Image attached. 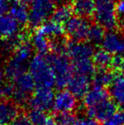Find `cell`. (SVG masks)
I'll list each match as a JSON object with an SVG mask.
<instances>
[{"mask_svg": "<svg viewBox=\"0 0 124 125\" xmlns=\"http://www.w3.org/2000/svg\"><path fill=\"white\" fill-rule=\"evenodd\" d=\"M47 57L55 73V86L60 90H64L74 74L72 64L70 61L69 57L66 53H52Z\"/></svg>", "mask_w": 124, "mask_h": 125, "instance_id": "obj_4", "label": "cell"}, {"mask_svg": "<svg viewBox=\"0 0 124 125\" xmlns=\"http://www.w3.org/2000/svg\"><path fill=\"white\" fill-rule=\"evenodd\" d=\"M56 125H76L77 117L72 113L58 114L55 117Z\"/></svg>", "mask_w": 124, "mask_h": 125, "instance_id": "obj_27", "label": "cell"}, {"mask_svg": "<svg viewBox=\"0 0 124 125\" xmlns=\"http://www.w3.org/2000/svg\"><path fill=\"white\" fill-rule=\"evenodd\" d=\"M94 7V0H83L73 3L72 10L78 16L87 18L90 15H93Z\"/></svg>", "mask_w": 124, "mask_h": 125, "instance_id": "obj_24", "label": "cell"}, {"mask_svg": "<svg viewBox=\"0 0 124 125\" xmlns=\"http://www.w3.org/2000/svg\"><path fill=\"white\" fill-rule=\"evenodd\" d=\"M51 42L49 38H46L38 31H35L31 38V46L33 50L38 53V54L45 55L47 53L51 50Z\"/></svg>", "mask_w": 124, "mask_h": 125, "instance_id": "obj_21", "label": "cell"}, {"mask_svg": "<svg viewBox=\"0 0 124 125\" xmlns=\"http://www.w3.org/2000/svg\"><path fill=\"white\" fill-rule=\"evenodd\" d=\"M19 2H20V3H24V4H26V3H31V0H18Z\"/></svg>", "mask_w": 124, "mask_h": 125, "instance_id": "obj_36", "label": "cell"}, {"mask_svg": "<svg viewBox=\"0 0 124 125\" xmlns=\"http://www.w3.org/2000/svg\"><path fill=\"white\" fill-rule=\"evenodd\" d=\"M108 91L111 99L118 109L124 110V76L116 74Z\"/></svg>", "mask_w": 124, "mask_h": 125, "instance_id": "obj_17", "label": "cell"}, {"mask_svg": "<svg viewBox=\"0 0 124 125\" xmlns=\"http://www.w3.org/2000/svg\"><path fill=\"white\" fill-rule=\"evenodd\" d=\"M91 78L88 76L74 73L68 83V90L77 99L84 98L86 94L91 88Z\"/></svg>", "mask_w": 124, "mask_h": 125, "instance_id": "obj_13", "label": "cell"}, {"mask_svg": "<svg viewBox=\"0 0 124 125\" xmlns=\"http://www.w3.org/2000/svg\"><path fill=\"white\" fill-rule=\"evenodd\" d=\"M29 73L32 77L36 88L52 89L55 86V77L48 57L37 54L29 64Z\"/></svg>", "mask_w": 124, "mask_h": 125, "instance_id": "obj_2", "label": "cell"}, {"mask_svg": "<svg viewBox=\"0 0 124 125\" xmlns=\"http://www.w3.org/2000/svg\"><path fill=\"white\" fill-rule=\"evenodd\" d=\"M101 45L109 54L115 56L124 55V35L119 31H110L105 33Z\"/></svg>", "mask_w": 124, "mask_h": 125, "instance_id": "obj_11", "label": "cell"}, {"mask_svg": "<svg viewBox=\"0 0 124 125\" xmlns=\"http://www.w3.org/2000/svg\"><path fill=\"white\" fill-rule=\"evenodd\" d=\"M14 1L15 0H0V15L7 14V11L10 10Z\"/></svg>", "mask_w": 124, "mask_h": 125, "instance_id": "obj_30", "label": "cell"}, {"mask_svg": "<svg viewBox=\"0 0 124 125\" xmlns=\"http://www.w3.org/2000/svg\"><path fill=\"white\" fill-rule=\"evenodd\" d=\"M33 48L31 43L22 42L13 52L11 58L4 69V74L7 78L15 81L20 76L27 73L30 61L32 59Z\"/></svg>", "mask_w": 124, "mask_h": 125, "instance_id": "obj_1", "label": "cell"}, {"mask_svg": "<svg viewBox=\"0 0 124 125\" xmlns=\"http://www.w3.org/2000/svg\"><path fill=\"white\" fill-rule=\"evenodd\" d=\"M103 125H124V110L118 109Z\"/></svg>", "mask_w": 124, "mask_h": 125, "instance_id": "obj_28", "label": "cell"}, {"mask_svg": "<svg viewBox=\"0 0 124 125\" xmlns=\"http://www.w3.org/2000/svg\"><path fill=\"white\" fill-rule=\"evenodd\" d=\"M71 2H72V3H76V2H79V1H83V0H71Z\"/></svg>", "mask_w": 124, "mask_h": 125, "instance_id": "obj_37", "label": "cell"}, {"mask_svg": "<svg viewBox=\"0 0 124 125\" xmlns=\"http://www.w3.org/2000/svg\"><path fill=\"white\" fill-rule=\"evenodd\" d=\"M20 25L10 14L0 15V38L8 39L18 36Z\"/></svg>", "mask_w": 124, "mask_h": 125, "instance_id": "obj_15", "label": "cell"}, {"mask_svg": "<svg viewBox=\"0 0 124 125\" xmlns=\"http://www.w3.org/2000/svg\"><path fill=\"white\" fill-rule=\"evenodd\" d=\"M13 82V100L18 105L28 103L36 89V84L31 74L26 73Z\"/></svg>", "mask_w": 124, "mask_h": 125, "instance_id": "obj_6", "label": "cell"}, {"mask_svg": "<svg viewBox=\"0 0 124 125\" xmlns=\"http://www.w3.org/2000/svg\"><path fill=\"white\" fill-rule=\"evenodd\" d=\"M118 107L111 99H109L98 105L91 108H86V115L94 118L97 122L104 123L110 118L116 111Z\"/></svg>", "mask_w": 124, "mask_h": 125, "instance_id": "obj_12", "label": "cell"}, {"mask_svg": "<svg viewBox=\"0 0 124 125\" xmlns=\"http://www.w3.org/2000/svg\"><path fill=\"white\" fill-rule=\"evenodd\" d=\"M10 125H31L26 115H20V117Z\"/></svg>", "mask_w": 124, "mask_h": 125, "instance_id": "obj_31", "label": "cell"}, {"mask_svg": "<svg viewBox=\"0 0 124 125\" xmlns=\"http://www.w3.org/2000/svg\"><path fill=\"white\" fill-rule=\"evenodd\" d=\"M55 3H58V2H60L61 0H55Z\"/></svg>", "mask_w": 124, "mask_h": 125, "instance_id": "obj_38", "label": "cell"}, {"mask_svg": "<svg viewBox=\"0 0 124 125\" xmlns=\"http://www.w3.org/2000/svg\"><path fill=\"white\" fill-rule=\"evenodd\" d=\"M20 107L14 100H0V125H10L20 117Z\"/></svg>", "mask_w": 124, "mask_h": 125, "instance_id": "obj_14", "label": "cell"}, {"mask_svg": "<svg viewBox=\"0 0 124 125\" xmlns=\"http://www.w3.org/2000/svg\"><path fill=\"white\" fill-rule=\"evenodd\" d=\"M10 15L17 21L20 26L25 25L29 22V9L26 4L15 0L10 9Z\"/></svg>", "mask_w": 124, "mask_h": 125, "instance_id": "obj_19", "label": "cell"}, {"mask_svg": "<svg viewBox=\"0 0 124 125\" xmlns=\"http://www.w3.org/2000/svg\"><path fill=\"white\" fill-rule=\"evenodd\" d=\"M26 117L29 120L31 125H44L48 116L46 112L37 109H29Z\"/></svg>", "mask_w": 124, "mask_h": 125, "instance_id": "obj_25", "label": "cell"}, {"mask_svg": "<svg viewBox=\"0 0 124 125\" xmlns=\"http://www.w3.org/2000/svg\"><path fill=\"white\" fill-rule=\"evenodd\" d=\"M116 76V74L110 69H98L92 77V82L94 86L103 88L110 87Z\"/></svg>", "mask_w": 124, "mask_h": 125, "instance_id": "obj_20", "label": "cell"}, {"mask_svg": "<svg viewBox=\"0 0 124 125\" xmlns=\"http://www.w3.org/2000/svg\"><path fill=\"white\" fill-rule=\"evenodd\" d=\"M66 52L68 57L71 60V62H74L83 60L93 59L95 51L90 43L71 41L66 43Z\"/></svg>", "mask_w": 124, "mask_h": 125, "instance_id": "obj_9", "label": "cell"}, {"mask_svg": "<svg viewBox=\"0 0 124 125\" xmlns=\"http://www.w3.org/2000/svg\"><path fill=\"white\" fill-rule=\"evenodd\" d=\"M76 125H99V124H98L97 121L94 120V118L88 117L85 114V116H82V117H77Z\"/></svg>", "mask_w": 124, "mask_h": 125, "instance_id": "obj_29", "label": "cell"}, {"mask_svg": "<svg viewBox=\"0 0 124 125\" xmlns=\"http://www.w3.org/2000/svg\"><path fill=\"white\" fill-rule=\"evenodd\" d=\"M112 59L111 54L103 49L95 51L93 56L94 64L97 66L98 69H109L112 64Z\"/></svg>", "mask_w": 124, "mask_h": 125, "instance_id": "obj_23", "label": "cell"}, {"mask_svg": "<svg viewBox=\"0 0 124 125\" xmlns=\"http://www.w3.org/2000/svg\"><path fill=\"white\" fill-rule=\"evenodd\" d=\"M91 24L88 20L81 16H72L64 25L65 31L74 42H84L88 39Z\"/></svg>", "mask_w": 124, "mask_h": 125, "instance_id": "obj_7", "label": "cell"}, {"mask_svg": "<svg viewBox=\"0 0 124 125\" xmlns=\"http://www.w3.org/2000/svg\"><path fill=\"white\" fill-rule=\"evenodd\" d=\"M44 125H56V123H55V117H51V116H48V119H47L46 123L44 124Z\"/></svg>", "mask_w": 124, "mask_h": 125, "instance_id": "obj_33", "label": "cell"}, {"mask_svg": "<svg viewBox=\"0 0 124 125\" xmlns=\"http://www.w3.org/2000/svg\"><path fill=\"white\" fill-rule=\"evenodd\" d=\"M120 71L123 73V74L124 76V57H123V62H122L121 67H120Z\"/></svg>", "mask_w": 124, "mask_h": 125, "instance_id": "obj_35", "label": "cell"}, {"mask_svg": "<svg viewBox=\"0 0 124 125\" xmlns=\"http://www.w3.org/2000/svg\"><path fill=\"white\" fill-rule=\"evenodd\" d=\"M77 106V99L69 90H60L55 96L53 112L58 114L71 113Z\"/></svg>", "mask_w": 124, "mask_h": 125, "instance_id": "obj_10", "label": "cell"}, {"mask_svg": "<svg viewBox=\"0 0 124 125\" xmlns=\"http://www.w3.org/2000/svg\"><path fill=\"white\" fill-rule=\"evenodd\" d=\"M55 0H31L29 6V23L39 26L52 16L55 7Z\"/></svg>", "mask_w": 124, "mask_h": 125, "instance_id": "obj_5", "label": "cell"}, {"mask_svg": "<svg viewBox=\"0 0 124 125\" xmlns=\"http://www.w3.org/2000/svg\"><path fill=\"white\" fill-rule=\"evenodd\" d=\"M5 77V74H4V72H3V70L0 68V86L3 85V78Z\"/></svg>", "mask_w": 124, "mask_h": 125, "instance_id": "obj_34", "label": "cell"}, {"mask_svg": "<svg viewBox=\"0 0 124 125\" xmlns=\"http://www.w3.org/2000/svg\"><path fill=\"white\" fill-rule=\"evenodd\" d=\"M72 8L66 4H61L55 9L51 16V21L58 24L63 25L66 24L72 17Z\"/></svg>", "mask_w": 124, "mask_h": 125, "instance_id": "obj_22", "label": "cell"}, {"mask_svg": "<svg viewBox=\"0 0 124 125\" xmlns=\"http://www.w3.org/2000/svg\"><path fill=\"white\" fill-rule=\"evenodd\" d=\"M55 96L52 89L36 88L28 101V105L30 109H37L46 112L53 109Z\"/></svg>", "mask_w": 124, "mask_h": 125, "instance_id": "obj_8", "label": "cell"}, {"mask_svg": "<svg viewBox=\"0 0 124 125\" xmlns=\"http://www.w3.org/2000/svg\"><path fill=\"white\" fill-rule=\"evenodd\" d=\"M105 36V32L102 26L98 24L91 25L88 36V40L90 42V43H93V44L101 43Z\"/></svg>", "mask_w": 124, "mask_h": 125, "instance_id": "obj_26", "label": "cell"}, {"mask_svg": "<svg viewBox=\"0 0 124 125\" xmlns=\"http://www.w3.org/2000/svg\"><path fill=\"white\" fill-rule=\"evenodd\" d=\"M109 99H111V97L106 88L93 86L84 96L83 102L86 108H91Z\"/></svg>", "mask_w": 124, "mask_h": 125, "instance_id": "obj_16", "label": "cell"}, {"mask_svg": "<svg viewBox=\"0 0 124 125\" xmlns=\"http://www.w3.org/2000/svg\"><path fill=\"white\" fill-rule=\"evenodd\" d=\"M36 31L43 34L46 38L49 39L53 38L54 40L61 38L63 33L65 32V28L60 24L56 23L53 21H48L38 26Z\"/></svg>", "mask_w": 124, "mask_h": 125, "instance_id": "obj_18", "label": "cell"}, {"mask_svg": "<svg viewBox=\"0 0 124 125\" xmlns=\"http://www.w3.org/2000/svg\"><path fill=\"white\" fill-rule=\"evenodd\" d=\"M93 16L96 24L104 29L114 31L118 26V15L115 0H94Z\"/></svg>", "mask_w": 124, "mask_h": 125, "instance_id": "obj_3", "label": "cell"}, {"mask_svg": "<svg viewBox=\"0 0 124 125\" xmlns=\"http://www.w3.org/2000/svg\"><path fill=\"white\" fill-rule=\"evenodd\" d=\"M116 12L119 18L124 19V0H118L116 3Z\"/></svg>", "mask_w": 124, "mask_h": 125, "instance_id": "obj_32", "label": "cell"}]
</instances>
